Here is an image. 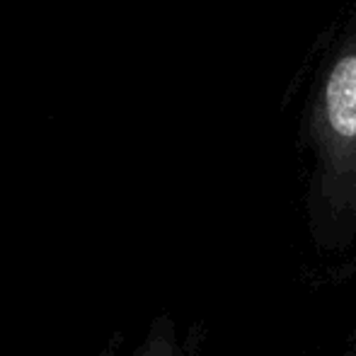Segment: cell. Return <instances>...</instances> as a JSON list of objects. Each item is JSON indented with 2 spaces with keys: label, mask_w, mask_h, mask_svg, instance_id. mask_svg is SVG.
Wrapping results in <instances>:
<instances>
[{
  "label": "cell",
  "mask_w": 356,
  "mask_h": 356,
  "mask_svg": "<svg viewBox=\"0 0 356 356\" xmlns=\"http://www.w3.org/2000/svg\"><path fill=\"white\" fill-rule=\"evenodd\" d=\"M310 187L332 216L356 213V0L337 10L298 71Z\"/></svg>",
  "instance_id": "1"
},
{
  "label": "cell",
  "mask_w": 356,
  "mask_h": 356,
  "mask_svg": "<svg viewBox=\"0 0 356 356\" xmlns=\"http://www.w3.org/2000/svg\"><path fill=\"white\" fill-rule=\"evenodd\" d=\"M99 356H117V337H114V342H109V347ZM134 356H197V347L189 339L179 337L172 320L158 318L150 325L148 334L138 344Z\"/></svg>",
  "instance_id": "2"
}]
</instances>
